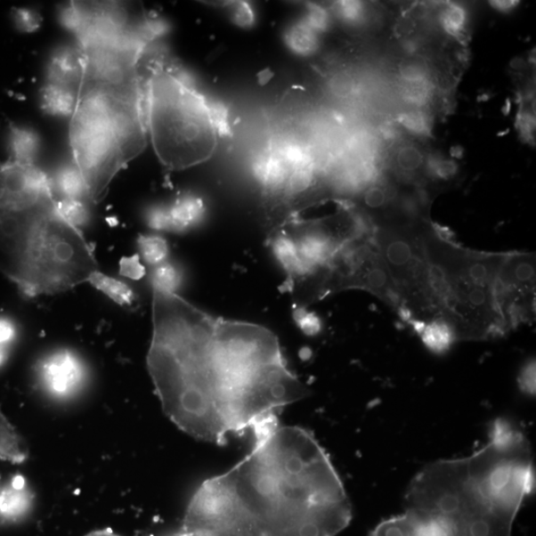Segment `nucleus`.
<instances>
[{
	"label": "nucleus",
	"instance_id": "nucleus-10",
	"mask_svg": "<svg viewBox=\"0 0 536 536\" xmlns=\"http://www.w3.org/2000/svg\"><path fill=\"white\" fill-rule=\"evenodd\" d=\"M83 361L71 351L62 349L51 353L38 367L43 387L58 399H67L81 390L85 380Z\"/></svg>",
	"mask_w": 536,
	"mask_h": 536
},
{
	"label": "nucleus",
	"instance_id": "nucleus-8",
	"mask_svg": "<svg viewBox=\"0 0 536 536\" xmlns=\"http://www.w3.org/2000/svg\"><path fill=\"white\" fill-rule=\"evenodd\" d=\"M426 223L375 229L374 240L402 308L410 311L412 321L428 324L440 320L441 310L423 236Z\"/></svg>",
	"mask_w": 536,
	"mask_h": 536
},
{
	"label": "nucleus",
	"instance_id": "nucleus-24",
	"mask_svg": "<svg viewBox=\"0 0 536 536\" xmlns=\"http://www.w3.org/2000/svg\"><path fill=\"white\" fill-rule=\"evenodd\" d=\"M55 207L60 217L77 229L80 230L90 221L89 207L83 200L62 198L56 200Z\"/></svg>",
	"mask_w": 536,
	"mask_h": 536
},
{
	"label": "nucleus",
	"instance_id": "nucleus-18",
	"mask_svg": "<svg viewBox=\"0 0 536 536\" xmlns=\"http://www.w3.org/2000/svg\"><path fill=\"white\" fill-rule=\"evenodd\" d=\"M272 252L288 275V280L292 284L304 280L301 264L291 239L283 231L276 232L271 241Z\"/></svg>",
	"mask_w": 536,
	"mask_h": 536
},
{
	"label": "nucleus",
	"instance_id": "nucleus-11",
	"mask_svg": "<svg viewBox=\"0 0 536 536\" xmlns=\"http://www.w3.org/2000/svg\"><path fill=\"white\" fill-rule=\"evenodd\" d=\"M85 66V55L79 47H60L52 53L47 64L48 83L69 86L77 92Z\"/></svg>",
	"mask_w": 536,
	"mask_h": 536
},
{
	"label": "nucleus",
	"instance_id": "nucleus-2",
	"mask_svg": "<svg viewBox=\"0 0 536 536\" xmlns=\"http://www.w3.org/2000/svg\"><path fill=\"white\" fill-rule=\"evenodd\" d=\"M249 453L199 487L168 536H337L352 507L329 456L309 431L278 415L252 429Z\"/></svg>",
	"mask_w": 536,
	"mask_h": 536
},
{
	"label": "nucleus",
	"instance_id": "nucleus-39",
	"mask_svg": "<svg viewBox=\"0 0 536 536\" xmlns=\"http://www.w3.org/2000/svg\"><path fill=\"white\" fill-rule=\"evenodd\" d=\"M85 536H122L110 530H100L93 532Z\"/></svg>",
	"mask_w": 536,
	"mask_h": 536
},
{
	"label": "nucleus",
	"instance_id": "nucleus-34",
	"mask_svg": "<svg viewBox=\"0 0 536 536\" xmlns=\"http://www.w3.org/2000/svg\"><path fill=\"white\" fill-rule=\"evenodd\" d=\"M120 273L131 280H141L145 274V268L142 264L141 258L134 256L125 257L120 262Z\"/></svg>",
	"mask_w": 536,
	"mask_h": 536
},
{
	"label": "nucleus",
	"instance_id": "nucleus-30",
	"mask_svg": "<svg viewBox=\"0 0 536 536\" xmlns=\"http://www.w3.org/2000/svg\"><path fill=\"white\" fill-rule=\"evenodd\" d=\"M146 221L149 226L157 231H173L169 214V207L155 206L146 213Z\"/></svg>",
	"mask_w": 536,
	"mask_h": 536
},
{
	"label": "nucleus",
	"instance_id": "nucleus-1",
	"mask_svg": "<svg viewBox=\"0 0 536 536\" xmlns=\"http://www.w3.org/2000/svg\"><path fill=\"white\" fill-rule=\"evenodd\" d=\"M152 321L147 368L164 413L190 436L227 444L309 394L264 327L215 318L158 290Z\"/></svg>",
	"mask_w": 536,
	"mask_h": 536
},
{
	"label": "nucleus",
	"instance_id": "nucleus-5",
	"mask_svg": "<svg viewBox=\"0 0 536 536\" xmlns=\"http://www.w3.org/2000/svg\"><path fill=\"white\" fill-rule=\"evenodd\" d=\"M432 281L443 320L456 341L482 340L508 331L499 313L496 283L508 254L472 252L439 235L434 224L425 231Z\"/></svg>",
	"mask_w": 536,
	"mask_h": 536
},
{
	"label": "nucleus",
	"instance_id": "nucleus-38",
	"mask_svg": "<svg viewBox=\"0 0 536 536\" xmlns=\"http://www.w3.org/2000/svg\"><path fill=\"white\" fill-rule=\"evenodd\" d=\"M492 7H495L497 11L500 12H508L514 10L518 4L516 2H491Z\"/></svg>",
	"mask_w": 536,
	"mask_h": 536
},
{
	"label": "nucleus",
	"instance_id": "nucleus-27",
	"mask_svg": "<svg viewBox=\"0 0 536 536\" xmlns=\"http://www.w3.org/2000/svg\"><path fill=\"white\" fill-rule=\"evenodd\" d=\"M396 166L406 176H411L423 166V155L417 147L404 145L396 153Z\"/></svg>",
	"mask_w": 536,
	"mask_h": 536
},
{
	"label": "nucleus",
	"instance_id": "nucleus-28",
	"mask_svg": "<svg viewBox=\"0 0 536 536\" xmlns=\"http://www.w3.org/2000/svg\"><path fill=\"white\" fill-rule=\"evenodd\" d=\"M293 318L300 330L308 336H315L321 331V320L315 313H309L304 307L294 310Z\"/></svg>",
	"mask_w": 536,
	"mask_h": 536
},
{
	"label": "nucleus",
	"instance_id": "nucleus-33",
	"mask_svg": "<svg viewBox=\"0 0 536 536\" xmlns=\"http://www.w3.org/2000/svg\"><path fill=\"white\" fill-rule=\"evenodd\" d=\"M315 34L310 26L296 28L292 33V45L297 51L309 52L315 47Z\"/></svg>",
	"mask_w": 536,
	"mask_h": 536
},
{
	"label": "nucleus",
	"instance_id": "nucleus-40",
	"mask_svg": "<svg viewBox=\"0 0 536 536\" xmlns=\"http://www.w3.org/2000/svg\"><path fill=\"white\" fill-rule=\"evenodd\" d=\"M451 153L454 158H461L463 157L461 147H453Z\"/></svg>",
	"mask_w": 536,
	"mask_h": 536
},
{
	"label": "nucleus",
	"instance_id": "nucleus-29",
	"mask_svg": "<svg viewBox=\"0 0 536 536\" xmlns=\"http://www.w3.org/2000/svg\"><path fill=\"white\" fill-rule=\"evenodd\" d=\"M403 97L415 105H422L429 99V84L425 80L404 81Z\"/></svg>",
	"mask_w": 536,
	"mask_h": 536
},
{
	"label": "nucleus",
	"instance_id": "nucleus-25",
	"mask_svg": "<svg viewBox=\"0 0 536 536\" xmlns=\"http://www.w3.org/2000/svg\"><path fill=\"white\" fill-rule=\"evenodd\" d=\"M440 20L446 32L457 41H468L466 32L467 14L460 5H445L444 10L441 12Z\"/></svg>",
	"mask_w": 536,
	"mask_h": 536
},
{
	"label": "nucleus",
	"instance_id": "nucleus-4",
	"mask_svg": "<svg viewBox=\"0 0 536 536\" xmlns=\"http://www.w3.org/2000/svg\"><path fill=\"white\" fill-rule=\"evenodd\" d=\"M143 96L137 83L84 79L70 125L74 163L93 203L146 145Z\"/></svg>",
	"mask_w": 536,
	"mask_h": 536
},
{
	"label": "nucleus",
	"instance_id": "nucleus-7",
	"mask_svg": "<svg viewBox=\"0 0 536 536\" xmlns=\"http://www.w3.org/2000/svg\"><path fill=\"white\" fill-rule=\"evenodd\" d=\"M97 272L96 257L82 232L60 217L54 207L33 231L17 287L30 297L54 294L89 282Z\"/></svg>",
	"mask_w": 536,
	"mask_h": 536
},
{
	"label": "nucleus",
	"instance_id": "nucleus-17",
	"mask_svg": "<svg viewBox=\"0 0 536 536\" xmlns=\"http://www.w3.org/2000/svg\"><path fill=\"white\" fill-rule=\"evenodd\" d=\"M28 456L23 439L0 409V460L20 464Z\"/></svg>",
	"mask_w": 536,
	"mask_h": 536
},
{
	"label": "nucleus",
	"instance_id": "nucleus-9",
	"mask_svg": "<svg viewBox=\"0 0 536 536\" xmlns=\"http://www.w3.org/2000/svg\"><path fill=\"white\" fill-rule=\"evenodd\" d=\"M534 292V256L508 254L496 283L497 305L508 330L532 317Z\"/></svg>",
	"mask_w": 536,
	"mask_h": 536
},
{
	"label": "nucleus",
	"instance_id": "nucleus-3",
	"mask_svg": "<svg viewBox=\"0 0 536 536\" xmlns=\"http://www.w3.org/2000/svg\"><path fill=\"white\" fill-rule=\"evenodd\" d=\"M533 488L529 441L511 428L494 427L488 443L470 457L426 466L405 499L409 509L435 523L441 536H512Z\"/></svg>",
	"mask_w": 536,
	"mask_h": 536
},
{
	"label": "nucleus",
	"instance_id": "nucleus-37",
	"mask_svg": "<svg viewBox=\"0 0 536 536\" xmlns=\"http://www.w3.org/2000/svg\"><path fill=\"white\" fill-rule=\"evenodd\" d=\"M340 7L342 14L348 20H357L361 12V6L357 3H343Z\"/></svg>",
	"mask_w": 536,
	"mask_h": 536
},
{
	"label": "nucleus",
	"instance_id": "nucleus-15",
	"mask_svg": "<svg viewBox=\"0 0 536 536\" xmlns=\"http://www.w3.org/2000/svg\"><path fill=\"white\" fill-rule=\"evenodd\" d=\"M205 213V205L195 195H184L169 207L172 231H183L193 228L200 222Z\"/></svg>",
	"mask_w": 536,
	"mask_h": 536
},
{
	"label": "nucleus",
	"instance_id": "nucleus-21",
	"mask_svg": "<svg viewBox=\"0 0 536 536\" xmlns=\"http://www.w3.org/2000/svg\"><path fill=\"white\" fill-rule=\"evenodd\" d=\"M420 336L426 347L436 353H445L456 341L451 327L443 320L426 324Z\"/></svg>",
	"mask_w": 536,
	"mask_h": 536
},
{
	"label": "nucleus",
	"instance_id": "nucleus-35",
	"mask_svg": "<svg viewBox=\"0 0 536 536\" xmlns=\"http://www.w3.org/2000/svg\"><path fill=\"white\" fill-rule=\"evenodd\" d=\"M430 169L434 175L440 179H451L457 172L454 161L447 159H434L430 162Z\"/></svg>",
	"mask_w": 536,
	"mask_h": 536
},
{
	"label": "nucleus",
	"instance_id": "nucleus-32",
	"mask_svg": "<svg viewBox=\"0 0 536 536\" xmlns=\"http://www.w3.org/2000/svg\"><path fill=\"white\" fill-rule=\"evenodd\" d=\"M14 20L17 28L25 32L37 31L42 23L41 15L30 10H17L14 12Z\"/></svg>",
	"mask_w": 536,
	"mask_h": 536
},
{
	"label": "nucleus",
	"instance_id": "nucleus-19",
	"mask_svg": "<svg viewBox=\"0 0 536 536\" xmlns=\"http://www.w3.org/2000/svg\"><path fill=\"white\" fill-rule=\"evenodd\" d=\"M12 160L23 164H36L41 150L38 134L28 127L13 126L10 137Z\"/></svg>",
	"mask_w": 536,
	"mask_h": 536
},
{
	"label": "nucleus",
	"instance_id": "nucleus-23",
	"mask_svg": "<svg viewBox=\"0 0 536 536\" xmlns=\"http://www.w3.org/2000/svg\"><path fill=\"white\" fill-rule=\"evenodd\" d=\"M137 246L147 264L155 267L167 262L169 246L166 239L155 235L141 236L138 238Z\"/></svg>",
	"mask_w": 536,
	"mask_h": 536
},
{
	"label": "nucleus",
	"instance_id": "nucleus-31",
	"mask_svg": "<svg viewBox=\"0 0 536 536\" xmlns=\"http://www.w3.org/2000/svg\"><path fill=\"white\" fill-rule=\"evenodd\" d=\"M400 122L408 131L415 134L423 135L429 133V120L420 111H410L402 115Z\"/></svg>",
	"mask_w": 536,
	"mask_h": 536
},
{
	"label": "nucleus",
	"instance_id": "nucleus-26",
	"mask_svg": "<svg viewBox=\"0 0 536 536\" xmlns=\"http://www.w3.org/2000/svg\"><path fill=\"white\" fill-rule=\"evenodd\" d=\"M59 20L65 28L77 34L88 22L82 4L70 3L60 7Z\"/></svg>",
	"mask_w": 536,
	"mask_h": 536
},
{
	"label": "nucleus",
	"instance_id": "nucleus-22",
	"mask_svg": "<svg viewBox=\"0 0 536 536\" xmlns=\"http://www.w3.org/2000/svg\"><path fill=\"white\" fill-rule=\"evenodd\" d=\"M151 283L153 290L177 294L183 283V273L177 265L166 262L154 267Z\"/></svg>",
	"mask_w": 536,
	"mask_h": 536
},
{
	"label": "nucleus",
	"instance_id": "nucleus-12",
	"mask_svg": "<svg viewBox=\"0 0 536 536\" xmlns=\"http://www.w3.org/2000/svg\"><path fill=\"white\" fill-rule=\"evenodd\" d=\"M371 536H437V533L428 518L406 508L404 514L378 524Z\"/></svg>",
	"mask_w": 536,
	"mask_h": 536
},
{
	"label": "nucleus",
	"instance_id": "nucleus-6",
	"mask_svg": "<svg viewBox=\"0 0 536 536\" xmlns=\"http://www.w3.org/2000/svg\"><path fill=\"white\" fill-rule=\"evenodd\" d=\"M146 127L164 166L181 170L212 157L223 117L180 77L158 64L144 85Z\"/></svg>",
	"mask_w": 536,
	"mask_h": 536
},
{
	"label": "nucleus",
	"instance_id": "nucleus-14",
	"mask_svg": "<svg viewBox=\"0 0 536 536\" xmlns=\"http://www.w3.org/2000/svg\"><path fill=\"white\" fill-rule=\"evenodd\" d=\"M77 92L69 86L47 83L40 93L41 107L48 115L59 118L72 117Z\"/></svg>",
	"mask_w": 536,
	"mask_h": 536
},
{
	"label": "nucleus",
	"instance_id": "nucleus-36",
	"mask_svg": "<svg viewBox=\"0 0 536 536\" xmlns=\"http://www.w3.org/2000/svg\"><path fill=\"white\" fill-rule=\"evenodd\" d=\"M520 384L523 390L530 394H534L535 392V370L534 364L531 362L527 365L520 378Z\"/></svg>",
	"mask_w": 536,
	"mask_h": 536
},
{
	"label": "nucleus",
	"instance_id": "nucleus-13",
	"mask_svg": "<svg viewBox=\"0 0 536 536\" xmlns=\"http://www.w3.org/2000/svg\"><path fill=\"white\" fill-rule=\"evenodd\" d=\"M31 492L21 477L0 485V523H12L28 513Z\"/></svg>",
	"mask_w": 536,
	"mask_h": 536
},
{
	"label": "nucleus",
	"instance_id": "nucleus-20",
	"mask_svg": "<svg viewBox=\"0 0 536 536\" xmlns=\"http://www.w3.org/2000/svg\"><path fill=\"white\" fill-rule=\"evenodd\" d=\"M89 283L120 306L133 308L135 305L136 296L134 289L122 280L111 278L99 271L91 276Z\"/></svg>",
	"mask_w": 536,
	"mask_h": 536
},
{
	"label": "nucleus",
	"instance_id": "nucleus-16",
	"mask_svg": "<svg viewBox=\"0 0 536 536\" xmlns=\"http://www.w3.org/2000/svg\"><path fill=\"white\" fill-rule=\"evenodd\" d=\"M52 188L67 199H77L83 200L88 197V188H86L85 179L79 168L75 163L66 164L60 167L53 177L51 179Z\"/></svg>",
	"mask_w": 536,
	"mask_h": 536
}]
</instances>
